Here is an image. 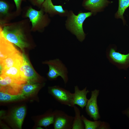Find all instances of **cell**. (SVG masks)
I'll return each mask as SVG.
<instances>
[{
	"instance_id": "obj_1",
	"label": "cell",
	"mask_w": 129,
	"mask_h": 129,
	"mask_svg": "<svg viewBox=\"0 0 129 129\" xmlns=\"http://www.w3.org/2000/svg\"><path fill=\"white\" fill-rule=\"evenodd\" d=\"M92 15L93 13L90 11L83 12L81 11L76 15L72 10H69L65 22V27L79 41L82 42L86 36L83 29V23L87 18Z\"/></svg>"
},
{
	"instance_id": "obj_11",
	"label": "cell",
	"mask_w": 129,
	"mask_h": 129,
	"mask_svg": "<svg viewBox=\"0 0 129 129\" xmlns=\"http://www.w3.org/2000/svg\"><path fill=\"white\" fill-rule=\"evenodd\" d=\"M0 61L9 56L19 51L12 43L6 39L0 30Z\"/></svg>"
},
{
	"instance_id": "obj_10",
	"label": "cell",
	"mask_w": 129,
	"mask_h": 129,
	"mask_svg": "<svg viewBox=\"0 0 129 129\" xmlns=\"http://www.w3.org/2000/svg\"><path fill=\"white\" fill-rule=\"evenodd\" d=\"M42 6L44 12L53 15L66 17L69 11L64 9L62 5L54 4L52 0H44Z\"/></svg>"
},
{
	"instance_id": "obj_5",
	"label": "cell",
	"mask_w": 129,
	"mask_h": 129,
	"mask_svg": "<svg viewBox=\"0 0 129 129\" xmlns=\"http://www.w3.org/2000/svg\"><path fill=\"white\" fill-rule=\"evenodd\" d=\"M49 92L55 100L61 104L73 108V93L60 87L55 86L48 87Z\"/></svg>"
},
{
	"instance_id": "obj_25",
	"label": "cell",
	"mask_w": 129,
	"mask_h": 129,
	"mask_svg": "<svg viewBox=\"0 0 129 129\" xmlns=\"http://www.w3.org/2000/svg\"><path fill=\"white\" fill-rule=\"evenodd\" d=\"M15 3L17 10L20 8L21 2L22 0H13Z\"/></svg>"
},
{
	"instance_id": "obj_12",
	"label": "cell",
	"mask_w": 129,
	"mask_h": 129,
	"mask_svg": "<svg viewBox=\"0 0 129 129\" xmlns=\"http://www.w3.org/2000/svg\"><path fill=\"white\" fill-rule=\"evenodd\" d=\"M43 9L40 11L36 10L30 7L27 10L26 16L28 17L31 22L32 27H34L37 24L42 22L47 23L46 16L44 14Z\"/></svg>"
},
{
	"instance_id": "obj_7",
	"label": "cell",
	"mask_w": 129,
	"mask_h": 129,
	"mask_svg": "<svg viewBox=\"0 0 129 129\" xmlns=\"http://www.w3.org/2000/svg\"><path fill=\"white\" fill-rule=\"evenodd\" d=\"M99 91L96 89L91 91V97L88 99L85 106V111L87 114L94 121L97 120L101 118L97 103V98Z\"/></svg>"
},
{
	"instance_id": "obj_15",
	"label": "cell",
	"mask_w": 129,
	"mask_h": 129,
	"mask_svg": "<svg viewBox=\"0 0 129 129\" xmlns=\"http://www.w3.org/2000/svg\"><path fill=\"white\" fill-rule=\"evenodd\" d=\"M20 66L15 65L4 69L0 72V75H4L11 77L17 81L21 84H25L27 83V81L20 73Z\"/></svg>"
},
{
	"instance_id": "obj_19",
	"label": "cell",
	"mask_w": 129,
	"mask_h": 129,
	"mask_svg": "<svg viewBox=\"0 0 129 129\" xmlns=\"http://www.w3.org/2000/svg\"><path fill=\"white\" fill-rule=\"evenodd\" d=\"M41 86L36 83L27 82L22 85L21 94L25 96H29L34 93Z\"/></svg>"
},
{
	"instance_id": "obj_14",
	"label": "cell",
	"mask_w": 129,
	"mask_h": 129,
	"mask_svg": "<svg viewBox=\"0 0 129 129\" xmlns=\"http://www.w3.org/2000/svg\"><path fill=\"white\" fill-rule=\"evenodd\" d=\"M22 54L19 51L9 56L6 58L0 61V65L3 69L15 65L21 66L23 62Z\"/></svg>"
},
{
	"instance_id": "obj_8",
	"label": "cell",
	"mask_w": 129,
	"mask_h": 129,
	"mask_svg": "<svg viewBox=\"0 0 129 129\" xmlns=\"http://www.w3.org/2000/svg\"><path fill=\"white\" fill-rule=\"evenodd\" d=\"M112 1L108 0H83L82 6L85 9L92 12L93 15L103 11Z\"/></svg>"
},
{
	"instance_id": "obj_28",
	"label": "cell",
	"mask_w": 129,
	"mask_h": 129,
	"mask_svg": "<svg viewBox=\"0 0 129 129\" xmlns=\"http://www.w3.org/2000/svg\"></svg>"
},
{
	"instance_id": "obj_18",
	"label": "cell",
	"mask_w": 129,
	"mask_h": 129,
	"mask_svg": "<svg viewBox=\"0 0 129 129\" xmlns=\"http://www.w3.org/2000/svg\"><path fill=\"white\" fill-rule=\"evenodd\" d=\"M129 6V0H118V7L117 11L114 14L116 19H121L124 25L126 24V21L124 16L125 10Z\"/></svg>"
},
{
	"instance_id": "obj_16",
	"label": "cell",
	"mask_w": 129,
	"mask_h": 129,
	"mask_svg": "<svg viewBox=\"0 0 129 129\" xmlns=\"http://www.w3.org/2000/svg\"><path fill=\"white\" fill-rule=\"evenodd\" d=\"M81 118L84 125L85 129H108L109 124L100 120L91 121L87 119L83 115L81 116Z\"/></svg>"
},
{
	"instance_id": "obj_6",
	"label": "cell",
	"mask_w": 129,
	"mask_h": 129,
	"mask_svg": "<svg viewBox=\"0 0 129 129\" xmlns=\"http://www.w3.org/2000/svg\"><path fill=\"white\" fill-rule=\"evenodd\" d=\"M53 123L54 129H71L74 117L70 115L64 111L56 110L54 112Z\"/></svg>"
},
{
	"instance_id": "obj_9",
	"label": "cell",
	"mask_w": 129,
	"mask_h": 129,
	"mask_svg": "<svg viewBox=\"0 0 129 129\" xmlns=\"http://www.w3.org/2000/svg\"><path fill=\"white\" fill-rule=\"evenodd\" d=\"M23 63L20 70L22 75L26 80L27 82L36 83L38 81V77L32 66L25 55L22 54Z\"/></svg>"
},
{
	"instance_id": "obj_2",
	"label": "cell",
	"mask_w": 129,
	"mask_h": 129,
	"mask_svg": "<svg viewBox=\"0 0 129 129\" xmlns=\"http://www.w3.org/2000/svg\"><path fill=\"white\" fill-rule=\"evenodd\" d=\"M0 30L4 38L8 41L19 47L22 50L28 46L26 42L22 30L20 28L5 26Z\"/></svg>"
},
{
	"instance_id": "obj_26",
	"label": "cell",
	"mask_w": 129,
	"mask_h": 129,
	"mask_svg": "<svg viewBox=\"0 0 129 129\" xmlns=\"http://www.w3.org/2000/svg\"><path fill=\"white\" fill-rule=\"evenodd\" d=\"M124 114L126 115L129 118V107L122 112Z\"/></svg>"
},
{
	"instance_id": "obj_21",
	"label": "cell",
	"mask_w": 129,
	"mask_h": 129,
	"mask_svg": "<svg viewBox=\"0 0 129 129\" xmlns=\"http://www.w3.org/2000/svg\"><path fill=\"white\" fill-rule=\"evenodd\" d=\"M26 97L22 94L12 95L1 91L0 92L1 102H11L25 98Z\"/></svg>"
},
{
	"instance_id": "obj_22",
	"label": "cell",
	"mask_w": 129,
	"mask_h": 129,
	"mask_svg": "<svg viewBox=\"0 0 129 129\" xmlns=\"http://www.w3.org/2000/svg\"><path fill=\"white\" fill-rule=\"evenodd\" d=\"M55 118V113L45 116L41 119L38 123V125L46 127L53 124Z\"/></svg>"
},
{
	"instance_id": "obj_24",
	"label": "cell",
	"mask_w": 129,
	"mask_h": 129,
	"mask_svg": "<svg viewBox=\"0 0 129 129\" xmlns=\"http://www.w3.org/2000/svg\"><path fill=\"white\" fill-rule=\"evenodd\" d=\"M34 4L39 5H42L44 0H30Z\"/></svg>"
},
{
	"instance_id": "obj_3",
	"label": "cell",
	"mask_w": 129,
	"mask_h": 129,
	"mask_svg": "<svg viewBox=\"0 0 129 129\" xmlns=\"http://www.w3.org/2000/svg\"><path fill=\"white\" fill-rule=\"evenodd\" d=\"M116 46L109 45L106 51V55L109 61L119 70H126L129 67V53L125 54L117 51Z\"/></svg>"
},
{
	"instance_id": "obj_20",
	"label": "cell",
	"mask_w": 129,
	"mask_h": 129,
	"mask_svg": "<svg viewBox=\"0 0 129 129\" xmlns=\"http://www.w3.org/2000/svg\"><path fill=\"white\" fill-rule=\"evenodd\" d=\"M75 112L72 129H84L85 127L81 116L80 111L75 105L73 107Z\"/></svg>"
},
{
	"instance_id": "obj_13",
	"label": "cell",
	"mask_w": 129,
	"mask_h": 129,
	"mask_svg": "<svg viewBox=\"0 0 129 129\" xmlns=\"http://www.w3.org/2000/svg\"><path fill=\"white\" fill-rule=\"evenodd\" d=\"M89 92L90 91L87 89L86 87L80 90L78 86H75L74 92L73 93L74 105L78 106L83 109L86 104L88 99L87 98V95Z\"/></svg>"
},
{
	"instance_id": "obj_27",
	"label": "cell",
	"mask_w": 129,
	"mask_h": 129,
	"mask_svg": "<svg viewBox=\"0 0 129 129\" xmlns=\"http://www.w3.org/2000/svg\"><path fill=\"white\" fill-rule=\"evenodd\" d=\"M37 129H43V128H42L41 127H39L37 128Z\"/></svg>"
},
{
	"instance_id": "obj_17",
	"label": "cell",
	"mask_w": 129,
	"mask_h": 129,
	"mask_svg": "<svg viewBox=\"0 0 129 129\" xmlns=\"http://www.w3.org/2000/svg\"><path fill=\"white\" fill-rule=\"evenodd\" d=\"M26 112L25 106H22L16 108L13 112V119L17 127L20 129L22 128Z\"/></svg>"
},
{
	"instance_id": "obj_4",
	"label": "cell",
	"mask_w": 129,
	"mask_h": 129,
	"mask_svg": "<svg viewBox=\"0 0 129 129\" xmlns=\"http://www.w3.org/2000/svg\"><path fill=\"white\" fill-rule=\"evenodd\" d=\"M43 63L47 64L49 67L47 76L49 79L55 80L60 76L62 79L65 85L67 84L69 80L68 70L61 60L57 58L45 61Z\"/></svg>"
},
{
	"instance_id": "obj_23",
	"label": "cell",
	"mask_w": 129,
	"mask_h": 129,
	"mask_svg": "<svg viewBox=\"0 0 129 129\" xmlns=\"http://www.w3.org/2000/svg\"><path fill=\"white\" fill-rule=\"evenodd\" d=\"M9 6L8 4L5 1H0V12L4 15H5L8 13Z\"/></svg>"
}]
</instances>
